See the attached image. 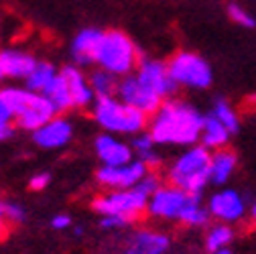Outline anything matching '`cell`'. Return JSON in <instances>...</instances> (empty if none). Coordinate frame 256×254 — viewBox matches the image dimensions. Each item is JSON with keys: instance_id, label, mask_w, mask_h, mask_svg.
<instances>
[{"instance_id": "1", "label": "cell", "mask_w": 256, "mask_h": 254, "mask_svg": "<svg viewBox=\"0 0 256 254\" xmlns=\"http://www.w3.org/2000/svg\"><path fill=\"white\" fill-rule=\"evenodd\" d=\"M204 118L194 106L181 100H165L148 122V132L156 144L189 146L202 138Z\"/></svg>"}, {"instance_id": "2", "label": "cell", "mask_w": 256, "mask_h": 254, "mask_svg": "<svg viewBox=\"0 0 256 254\" xmlns=\"http://www.w3.org/2000/svg\"><path fill=\"white\" fill-rule=\"evenodd\" d=\"M94 118L104 130L116 134H138L144 132L150 116L142 110L124 104L118 98H102L94 106Z\"/></svg>"}, {"instance_id": "3", "label": "cell", "mask_w": 256, "mask_h": 254, "mask_svg": "<svg viewBox=\"0 0 256 254\" xmlns=\"http://www.w3.org/2000/svg\"><path fill=\"white\" fill-rule=\"evenodd\" d=\"M210 163H212V150L206 148L204 144L187 148L169 169L171 185L185 189L187 194H202L206 185L212 183Z\"/></svg>"}, {"instance_id": "4", "label": "cell", "mask_w": 256, "mask_h": 254, "mask_svg": "<svg viewBox=\"0 0 256 254\" xmlns=\"http://www.w3.org/2000/svg\"><path fill=\"white\" fill-rule=\"evenodd\" d=\"M96 63L102 70L124 78L132 74L134 68H138V51L132 39L126 37L122 30H108V33H104Z\"/></svg>"}, {"instance_id": "5", "label": "cell", "mask_w": 256, "mask_h": 254, "mask_svg": "<svg viewBox=\"0 0 256 254\" xmlns=\"http://www.w3.org/2000/svg\"><path fill=\"white\" fill-rule=\"evenodd\" d=\"M148 200L150 196L136 185L130 189H110L108 194L96 198L92 206L100 216H122L132 224L142 214H146Z\"/></svg>"}, {"instance_id": "6", "label": "cell", "mask_w": 256, "mask_h": 254, "mask_svg": "<svg viewBox=\"0 0 256 254\" xmlns=\"http://www.w3.org/2000/svg\"><path fill=\"white\" fill-rule=\"evenodd\" d=\"M167 66H169V74L177 86L191 88V90H206L214 82L210 63L204 57H200L198 53L179 51L171 57Z\"/></svg>"}, {"instance_id": "7", "label": "cell", "mask_w": 256, "mask_h": 254, "mask_svg": "<svg viewBox=\"0 0 256 254\" xmlns=\"http://www.w3.org/2000/svg\"><path fill=\"white\" fill-rule=\"evenodd\" d=\"M189 202L191 194H187L185 189L177 185H167L150 196L146 214L158 220H179Z\"/></svg>"}, {"instance_id": "8", "label": "cell", "mask_w": 256, "mask_h": 254, "mask_svg": "<svg viewBox=\"0 0 256 254\" xmlns=\"http://www.w3.org/2000/svg\"><path fill=\"white\" fill-rule=\"evenodd\" d=\"M118 100H122L124 104H130L138 110H142L144 114L152 116L158 108H161V104L165 102L163 98H158L156 94L152 90H148L138 78L136 74H128L120 80L118 84Z\"/></svg>"}, {"instance_id": "9", "label": "cell", "mask_w": 256, "mask_h": 254, "mask_svg": "<svg viewBox=\"0 0 256 254\" xmlns=\"http://www.w3.org/2000/svg\"><path fill=\"white\" fill-rule=\"evenodd\" d=\"M136 78L163 100H169L179 88L169 74V66L158 59H140L136 68Z\"/></svg>"}, {"instance_id": "10", "label": "cell", "mask_w": 256, "mask_h": 254, "mask_svg": "<svg viewBox=\"0 0 256 254\" xmlns=\"http://www.w3.org/2000/svg\"><path fill=\"white\" fill-rule=\"evenodd\" d=\"M150 169L136 158V161H130L126 165H120V167H100L96 177H98V183L108 187V189H130V187H136L142 177L148 173Z\"/></svg>"}, {"instance_id": "11", "label": "cell", "mask_w": 256, "mask_h": 254, "mask_svg": "<svg viewBox=\"0 0 256 254\" xmlns=\"http://www.w3.org/2000/svg\"><path fill=\"white\" fill-rule=\"evenodd\" d=\"M208 210L214 218H218L224 224H234V222L244 218L246 204L236 189H224V192H218L210 198Z\"/></svg>"}, {"instance_id": "12", "label": "cell", "mask_w": 256, "mask_h": 254, "mask_svg": "<svg viewBox=\"0 0 256 254\" xmlns=\"http://www.w3.org/2000/svg\"><path fill=\"white\" fill-rule=\"evenodd\" d=\"M94 146H96V154H98V158L104 165H108V167H120V165H126V163L132 161V148H130V144L118 140L112 134L96 136Z\"/></svg>"}, {"instance_id": "13", "label": "cell", "mask_w": 256, "mask_h": 254, "mask_svg": "<svg viewBox=\"0 0 256 254\" xmlns=\"http://www.w3.org/2000/svg\"><path fill=\"white\" fill-rule=\"evenodd\" d=\"M72 134H74V128H72L70 120L51 118L47 124L41 126L39 130L33 132V140L41 148H59V146L68 144L72 140Z\"/></svg>"}, {"instance_id": "14", "label": "cell", "mask_w": 256, "mask_h": 254, "mask_svg": "<svg viewBox=\"0 0 256 254\" xmlns=\"http://www.w3.org/2000/svg\"><path fill=\"white\" fill-rule=\"evenodd\" d=\"M104 33L100 28H84L76 35L74 43H72V57L78 66H90L96 63L98 57V49L102 45Z\"/></svg>"}, {"instance_id": "15", "label": "cell", "mask_w": 256, "mask_h": 254, "mask_svg": "<svg viewBox=\"0 0 256 254\" xmlns=\"http://www.w3.org/2000/svg\"><path fill=\"white\" fill-rule=\"evenodd\" d=\"M0 68L6 78L26 80L37 68V59L18 49H2L0 51Z\"/></svg>"}, {"instance_id": "16", "label": "cell", "mask_w": 256, "mask_h": 254, "mask_svg": "<svg viewBox=\"0 0 256 254\" xmlns=\"http://www.w3.org/2000/svg\"><path fill=\"white\" fill-rule=\"evenodd\" d=\"M55 112L57 108L49 102V98H45L43 94H39L37 100L33 102V106H30L28 110H24L18 118H14L16 126L22 130H39L43 124H47L51 118H55Z\"/></svg>"}, {"instance_id": "17", "label": "cell", "mask_w": 256, "mask_h": 254, "mask_svg": "<svg viewBox=\"0 0 256 254\" xmlns=\"http://www.w3.org/2000/svg\"><path fill=\"white\" fill-rule=\"evenodd\" d=\"M59 74L63 76V80H66L68 86H70V92H72V98H74V106L76 108H86V106H90L94 102L96 94H94V90L90 86V80L84 76V72L80 68L66 66Z\"/></svg>"}, {"instance_id": "18", "label": "cell", "mask_w": 256, "mask_h": 254, "mask_svg": "<svg viewBox=\"0 0 256 254\" xmlns=\"http://www.w3.org/2000/svg\"><path fill=\"white\" fill-rule=\"evenodd\" d=\"M238 163V156L230 148H218L212 152V163H210V179L214 185H224L234 173Z\"/></svg>"}, {"instance_id": "19", "label": "cell", "mask_w": 256, "mask_h": 254, "mask_svg": "<svg viewBox=\"0 0 256 254\" xmlns=\"http://www.w3.org/2000/svg\"><path fill=\"white\" fill-rule=\"evenodd\" d=\"M39 92L33 90H24V88H2L0 90V100L6 106L10 118H18L24 110H28L33 106V102L37 100Z\"/></svg>"}, {"instance_id": "20", "label": "cell", "mask_w": 256, "mask_h": 254, "mask_svg": "<svg viewBox=\"0 0 256 254\" xmlns=\"http://www.w3.org/2000/svg\"><path fill=\"white\" fill-rule=\"evenodd\" d=\"M230 130L224 126L216 116H206L204 118V128H202V144L210 150H218V148H224L230 140Z\"/></svg>"}, {"instance_id": "21", "label": "cell", "mask_w": 256, "mask_h": 254, "mask_svg": "<svg viewBox=\"0 0 256 254\" xmlns=\"http://www.w3.org/2000/svg\"><path fill=\"white\" fill-rule=\"evenodd\" d=\"M130 246L138 254H165L169 248V238L165 234H158V232L140 230L134 234Z\"/></svg>"}, {"instance_id": "22", "label": "cell", "mask_w": 256, "mask_h": 254, "mask_svg": "<svg viewBox=\"0 0 256 254\" xmlns=\"http://www.w3.org/2000/svg\"><path fill=\"white\" fill-rule=\"evenodd\" d=\"M43 96L49 98V102L57 108V112H66L70 108H76L74 106V98H72V92H70V86H68L66 80H63L61 74L45 88Z\"/></svg>"}, {"instance_id": "23", "label": "cell", "mask_w": 256, "mask_h": 254, "mask_svg": "<svg viewBox=\"0 0 256 254\" xmlns=\"http://www.w3.org/2000/svg\"><path fill=\"white\" fill-rule=\"evenodd\" d=\"M116 78L118 76H114V74H110V72H106L102 68L94 70L88 80H90V86H92V90L96 94V98H98V100L114 98L118 94V84H120V82H116Z\"/></svg>"}, {"instance_id": "24", "label": "cell", "mask_w": 256, "mask_h": 254, "mask_svg": "<svg viewBox=\"0 0 256 254\" xmlns=\"http://www.w3.org/2000/svg\"><path fill=\"white\" fill-rule=\"evenodd\" d=\"M57 76H59V74L55 72V68L51 66V63H47V61H37V68L33 70V74L26 78V88L33 90V92L43 94L45 88H47Z\"/></svg>"}, {"instance_id": "25", "label": "cell", "mask_w": 256, "mask_h": 254, "mask_svg": "<svg viewBox=\"0 0 256 254\" xmlns=\"http://www.w3.org/2000/svg\"><path fill=\"white\" fill-rule=\"evenodd\" d=\"M212 116H216L232 134L240 130V120H238L236 110L230 106V102H226L224 98H218V100L214 102V106H212Z\"/></svg>"}, {"instance_id": "26", "label": "cell", "mask_w": 256, "mask_h": 254, "mask_svg": "<svg viewBox=\"0 0 256 254\" xmlns=\"http://www.w3.org/2000/svg\"><path fill=\"white\" fill-rule=\"evenodd\" d=\"M232 236H234V232H232V228H230L228 224H218V226H214V228L208 232L206 246H208L210 252H216V250H220V248L226 246V244L232 240Z\"/></svg>"}, {"instance_id": "27", "label": "cell", "mask_w": 256, "mask_h": 254, "mask_svg": "<svg viewBox=\"0 0 256 254\" xmlns=\"http://www.w3.org/2000/svg\"><path fill=\"white\" fill-rule=\"evenodd\" d=\"M228 16L236 22V24H240V26H244V28H254L256 26V20H254V16L248 12V10H244L240 4H228Z\"/></svg>"}, {"instance_id": "28", "label": "cell", "mask_w": 256, "mask_h": 254, "mask_svg": "<svg viewBox=\"0 0 256 254\" xmlns=\"http://www.w3.org/2000/svg\"><path fill=\"white\" fill-rule=\"evenodd\" d=\"M4 216L10 224H22L26 214H24V208L14 204V202H4Z\"/></svg>"}, {"instance_id": "29", "label": "cell", "mask_w": 256, "mask_h": 254, "mask_svg": "<svg viewBox=\"0 0 256 254\" xmlns=\"http://www.w3.org/2000/svg\"><path fill=\"white\" fill-rule=\"evenodd\" d=\"M154 138L150 136V132L146 130V132H138V134H134V138H132V148L140 154V152H146V150H152L154 148Z\"/></svg>"}, {"instance_id": "30", "label": "cell", "mask_w": 256, "mask_h": 254, "mask_svg": "<svg viewBox=\"0 0 256 254\" xmlns=\"http://www.w3.org/2000/svg\"><path fill=\"white\" fill-rule=\"evenodd\" d=\"M138 187L142 189L144 194H148V196H152L154 192H158L163 185H161V179H158V175L154 173V171H148L144 177H142V181L138 183Z\"/></svg>"}, {"instance_id": "31", "label": "cell", "mask_w": 256, "mask_h": 254, "mask_svg": "<svg viewBox=\"0 0 256 254\" xmlns=\"http://www.w3.org/2000/svg\"><path fill=\"white\" fill-rule=\"evenodd\" d=\"M130 222H128L126 218H122V216H102V220H100V226L104 228V230H112V228H124V226H128Z\"/></svg>"}, {"instance_id": "32", "label": "cell", "mask_w": 256, "mask_h": 254, "mask_svg": "<svg viewBox=\"0 0 256 254\" xmlns=\"http://www.w3.org/2000/svg\"><path fill=\"white\" fill-rule=\"evenodd\" d=\"M49 183H51V175L49 173H39V175H35L33 179H30L28 187L33 189V192H43Z\"/></svg>"}, {"instance_id": "33", "label": "cell", "mask_w": 256, "mask_h": 254, "mask_svg": "<svg viewBox=\"0 0 256 254\" xmlns=\"http://www.w3.org/2000/svg\"><path fill=\"white\" fill-rule=\"evenodd\" d=\"M51 226H53L55 230H68V228L72 226V218L66 216V214H57V216L51 220Z\"/></svg>"}, {"instance_id": "34", "label": "cell", "mask_w": 256, "mask_h": 254, "mask_svg": "<svg viewBox=\"0 0 256 254\" xmlns=\"http://www.w3.org/2000/svg\"><path fill=\"white\" fill-rule=\"evenodd\" d=\"M8 224L10 222L4 216V202H0V240H4L8 234Z\"/></svg>"}, {"instance_id": "35", "label": "cell", "mask_w": 256, "mask_h": 254, "mask_svg": "<svg viewBox=\"0 0 256 254\" xmlns=\"http://www.w3.org/2000/svg\"><path fill=\"white\" fill-rule=\"evenodd\" d=\"M12 134H14V128H12L10 120H0V140H6Z\"/></svg>"}, {"instance_id": "36", "label": "cell", "mask_w": 256, "mask_h": 254, "mask_svg": "<svg viewBox=\"0 0 256 254\" xmlns=\"http://www.w3.org/2000/svg\"><path fill=\"white\" fill-rule=\"evenodd\" d=\"M0 120H10V114H8L6 106L2 104V100H0Z\"/></svg>"}, {"instance_id": "37", "label": "cell", "mask_w": 256, "mask_h": 254, "mask_svg": "<svg viewBox=\"0 0 256 254\" xmlns=\"http://www.w3.org/2000/svg\"><path fill=\"white\" fill-rule=\"evenodd\" d=\"M214 254H232L230 250H226V248H220V250H216Z\"/></svg>"}, {"instance_id": "38", "label": "cell", "mask_w": 256, "mask_h": 254, "mask_svg": "<svg viewBox=\"0 0 256 254\" xmlns=\"http://www.w3.org/2000/svg\"><path fill=\"white\" fill-rule=\"evenodd\" d=\"M124 254H138V252H136V250H134V248H132V246H128V248H126V252H124Z\"/></svg>"}, {"instance_id": "39", "label": "cell", "mask_w": 256, "mask_h": 254, "mask_svg": "<svg viewBox=\"0 0 256 254\" xmlns=\"http://www.w3.org/2000/svg\"><path fill=\"white\" fill-rule=\"evenodd\" d=\"M252 218L256 220V202H254V206H252Z\"/></svg>"}, {"instance_id": "40", "label": "cell", "mask_w": 256, "mask_h": 254, "mask_svg": "<svg viewBox=\"0 0 256 254\" xmlns=\"http://www.w3.org/2000/svg\"><path fill=\"white\" fill-rule=\"evenodd\" d=\"M2 78H6V76H4V72H2V68H0V82H2Z\"/></svg>"}]
</instances>
